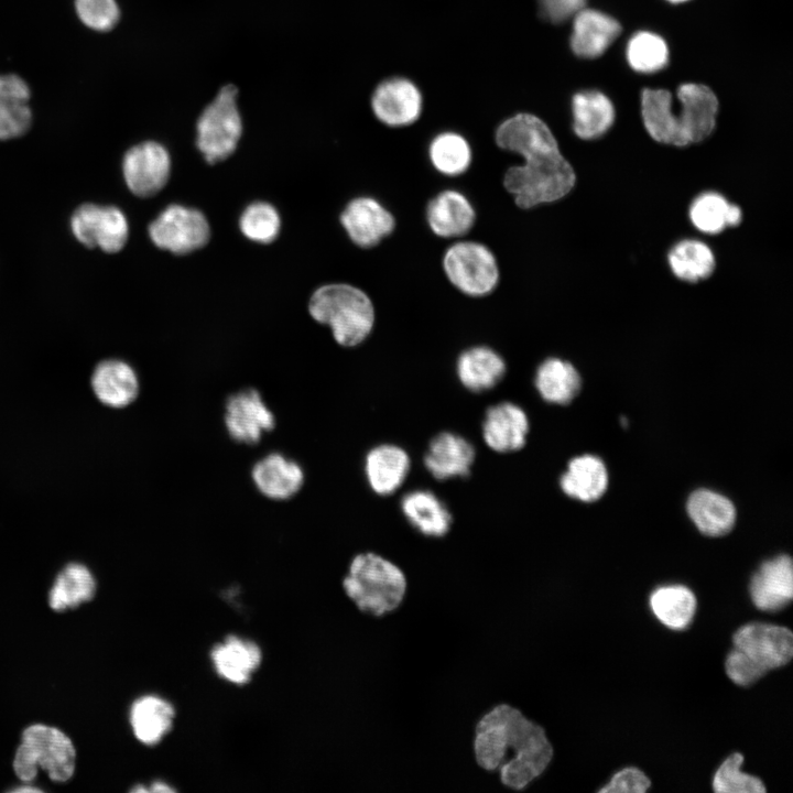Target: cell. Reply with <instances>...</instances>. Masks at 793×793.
Wrapping results in <instances>:
<instances>
[{
	"mask_svg": "<svg viewBox=\"0 0 793 793\" xmlns=\"http://www.w3.org/2000/svg\"><path fill=\"white\" fill-rule=\"evenodd\" d=\"M495 140L500 149L522 159L503 175V186L519 208L554 203L575 186L573 166L562 155L551 129L539 117L518 113L506 119L498 126Z\"/></svg>",
	"mask_w": 793,
	"mask_h": 793,
	"instance_id": "cell-1",
	"label": "cell"
},
{
	"mask_svg": "<svg viewBox=\"0 0 793 793\" xmlns=\"http://www.w3.org/2000/svg\"><path fill=\"white\" fill-rule=\"evenodd\" d=\"M472 750L478 767L498 772L500 782L517 792L541 776L554 757L545 729L508 704L495 706L478 720Z\"/></svg>",
	"mask_w": 793,
	"mask_h": 793,
	"instance_id": "cell-2",
	"label": "cell"
},
{
	"mask_svg": "<svg viewBox=\"0 0 793 793\" xmlns=\"http://www.w3.org/2000/svg\"><path fill=\"white\" fill-rule=\"evenodd\" d=\"M680 106L665 89H643L641 113L648 133L658 142L686 146L708 138L716 126L718 100L705 85L683 84L677 89Z\"/></svg>",
	"mask_w": 793,
	"mask_h": 793,
	"instance_id": "cell-3",
	"label": "cell"
},
{
	"mask_svg": "<svg viewBox=\"0 0 793 793\" xmlns=\"http://www.w3.org/2000/svg\"><path fill=\"white\" fill-rule=\"evenodd\" d=\"M792 656L793 633L789 628L749 622L734 632L725 671L736 685L750 686L768 672L786 665Z\"/></svg>",
	"mask_w": 793,
	"mask_h": 793,
	"instance_id": "cell-4",
	"label": "cell"
},
{
	"mask_svg": "<svg viewBox=\"0 0 793 793\" xmlns=\"http://www.w3.org/2000/svg\"><path fill=\"white\" fill-rule=\"evenodd\" d=\"M343 588L361 612L382 617L402 605L408 582L397 564L377 553L365 552L349 563Z\"/></svg>",
	"mask_w": 793,
	"mask_h": 793,
	"instance_id": "cell-5",
	"label": "cell"
},
{
	"mask_svg": "<svg viewBox=\"0 0 793 793\" xmlns=\"http://www.w3.org/2000/svg\"><path fill=\"white\" fill-rule=\"evenodd\" d=\"M308 308L312 317L329 326L335 340L345 347L361 344L374 326L376 311L371 298L351 284L335 283L317 289Z\"/></svg>",
	"mask_w": 793,
	"mask_h": 793,
	"instance_id": "cell-6",
	"label": "cell"
},
{
	"mask_svg": "<svg viewBox=\"0 0 793 793\" xmlns=\"http://www.w3.org/2000/svg\"><path fill=\"white\" fill-rule=\"evenodd\" d=\"M75 767V747L59 729L35 724L22 732L13 759V770L21 781H33L42 769L52 781L65 782L74 774Z\"/></svg>",
	"mask_w": 793,
	"mask_h": 793,
	"instance_id": "cell-7",
	"label": "cell"
},
{
	"mask_svg": "<svg viewBox=\"0 0 793 793\" xmlns=\"http://www.w3.org/2000/svg\"><path fill=\"white\" fill-rule=\"evenodd\" d=\"M442 267L449 283L470 297L492 293L500 281L497 258L482 242L460 239L447 247Z\"/></svg>",
	"mask_w": 793,
	"mask_h": 793,
	"instance_id": "cell-8",
	"label": "cell"
},
{
	"mask_svg": "<svg viewBox=\"0 0 793 793\" xmlns=\"http://www.w3.org/2000/svg\"><path fill=\"white\" fill-rule=\"evenodd\" d=\"M237 95L235 85L222 86L197 120L196 145L210 164L227 159L240 140L242 120L237 106Z\"/></svg>",
	"mask_w": 793,
	"mask_h": 793,
	"instance_id": "cell-9",
	"label": "cell"
},
{
	"mask_svg": "<svg viewBox=\"0 0 793 793\" xmlns=\"http://www.w3.org/2000/svg\"><path fill=\"white\" fill-rule=\"evenodd\" d=\"M154 245L176 254L204 247L210 237L206 217L197 209L182 205L166 207L149 227Z\"/></svg>",
	"mask_w": 793,
	"mask_h": 793,
	"instance_id": "cell-10",
	"label": "cell"
},
{
	"mask_svg": "<svg viewBox=\"0 0 793 793\" xmlns=\"http://www.w3.org/2000/svg\"><path fill=\"white\" fill-rule=\"evenodd\" d=\"M70 226L84 246L110 253L123 248L129 233L126 216L113 206L84 204L72 216Z\"/></svg>",
	"mask_w": 793,
	"mask_h": 793,
	"instance_id": "cell-11",
	"label": "cell"
},
{
	"mask_svg": "<svg viewBox=\"0 0 793 793\" xmlns=\"http://www.w3.org/2000/svg\"><path fill=\"white\" fill-rule=\"evenodd\" d=\"M225 427L229 436L242 444H257L275 426L273 412L257 389H243L228 397L225 403Z\"/></svg>",
	"mask_w": 793,
	"mask_h": 793,
	"instance_id": "cell-12",
	"label": "cell"
},
{
	"mask_svg": "<svg viewBox=\"0 0 793 793\" xmlns=\"http://www.w3.org/2000/svg\"><path fill=\"white\" fill-rule=\"evenodd\" d=\"M171 157L159 142L145 141L124 155L122 171L130 191L141 197L156 194L167 182Z\"/></svg>",
	"mask_w": 793,
	"mask_h": 793,
	"instance_id": "cell-13",
	"label": "cell"
},
{
	"mask_svg": "<svg viewBox=\"0 0 793 793\" xmlns=\"http://www.w3.org/2000/svg\"><path fill=\"white\" fill-rule=\"evenodd\" d=\"M340 222L350 240L361 248H372L395 229L393 214L378 199L359 196L340 214Z\"/></svg>",
	"mask_w": 793,
	"mask_h": 793,
	"instance_id": "cell-14",
	"label": "cell"
},
{
	"mask_svg": "<svg viewBox=\"0 0 793 793\" xmlns=\"http://www.w3.org/2000/svg\"><path fill=\"white\" fill-rule=\"evenodd\" d=\"M210 662L216 674L232 685H246L263 661L261 647L253 640L229 634L213 645Z\"/></svg>",
	"mask_w": 793,
	"mask_h": 793,
	"instance_id": "cell-15",
	"label": "cell"
},
{
	"mask_svg": "<svg viewBox=\"0 0 793 793\" xmlns=\"http://www.w3.org/2000/svg\"><path fill=\"white\" fill-rule=\"evenodd\" d=\"M371 107L379 121L389 127L414 123L422 112L419 88L409 79L394 77L382 82L373 91Z\"/></svg>",
	"mask_w": 793,
	"mask_h": 793,
	"instance_id": "cell-16",
	"label": "cell"
},
{
	"mask_svg": "<svg viewBox=\"0 0 793 793\" xmlns=\"http://www.w3.org/2000/svg\"><path fill=\"white\" fill-rule=\"evenodd\" d=\"M752 604L762 611L774 612L793 598V564L786 554L763 562L749 584Z\"/></svg>",
	"mask_w": 793,
	"mask_h": 793,
	"instance_id": "cell-17",
	"label": "cell"
},
{
	"mask_svg": "<svg viewBox=\"0 0 793 793\" xmlns=\"http://www.w3.org/2000/svg\"><path fill=\"white\" fill-rule=\"evenodd\" d=\"M425 218L431 231L444 239L466 236L476 222V209L460 191L447 188L427 204Z\"/></svg>",
	"mask_w": 793,
	"mask_h": 793,
	"instance_id": "cell-18",
	"label": "cell"
},
{
	"mask_svg": "<svg viewBox=\"0 0 793 793\" xmlns=\"http://www.w3.org/2000/svg\"><path fill=\"white\" fill-rule=\"evenodd\" d=\"M529 430L525 411L512 402H500L488 408L481 426L485 443L498 453L521 449L526 442Z\"/></svg>",
	"mask_w": 793,
	"mask_h": 793,
	"instance_id": "cell-19",
	"label": "cell"
},
{
	"mask_svg": "<svg viewBox=\"0 0 793 793\" xmlns=\"http://www.w3.org/2000/svg\"><path fill=\"white\" fill-rule=\"evenodd\" d=\"M258 491L272 500H287L302 488L305 474L302 466L281 453H270L251 469Z\"/></svg>",
	"mask_w": 793,
	"mask_h": 793,
	"instance_id": "cell-20",
	"label": "cell"
},
{
	"mask_svg": "<svg viewBox=\"0 0 793 793\" xmlns=\"http://www.w3.org/2000/svg\"><path fill=\"white\" fill-rule=\"evenodd\" d=\"M475 456V447L468 439L452 432H442L430 442L424 465L437 480L466 477Z\"/></svg>",
	"mask_w": 793,
	"mask_h": 793,
	"instance_id": "cell-21",
	"label": "cell"
},
{
	"mask_svg": "<svg viewBox=\"0 0 793 793\" xmlns=\"http://www.w3.org/2000/svg\"><path fill=\"white\" fill-rule=\"evenodd\" d=\"M411 468L409 454L394 444L372 447L365 457V475L371 490L379 496L395 492L405 481Z\"/></svg>",
	"mask_w": 793,
	"mask_h": 793,
	"instance_id": "cell-22",
	"label": "cell"
},
{
	"mask_svg": "<svg viewBox=\"0 0 793 793\" xmlns=\"http://www.w3.org/2000/svg\"><path fill=\"white\" fill-rule=\"evenodd\" d=\"M175 718L173 703L155 694L140 696L129 711L132 732L145 746L159 745L173 729Z\"/></svg>",
	"mask_w": 793,
	"mask_h": 793,
	"instance_id": "cell-23",
	"label": "cell"
},
{
	"mask_svg": "<svg viewBox=\"0 0 793 793\" xmlns=\"http://www.w3.org/2000/svg\"><path fill=\"white\" fill-rule=\"evenodd\" d=\"M620 32L621 25L612 17L583 8L575 14L571 47L579 57L595 58L606 52Z\"/></svg>",
	"mask_w": 793,
	"mask_h": 793,
	"instance_id": "cell-24",
	"label": "cell"
},
{
	"mask_svg": "<svg viewBox=\"0 0 793 793\" xmlns=\"http://www.w3.org/2000/svg\"><path fill=\"white\" fill-rule=\"evenodd\" d=\"M91 388L97 399L111 408H124L139 395L140 383L134 369L119 359L104 360L91 376Z\"/></svg>",
	"mask_w": 793,
	"mask_h": 793,
	"instance_id": "cell-25",
	"label": "cell"
},
{
	"mask_svg": "<svg viewBox=\"0 0 793 793\" xmlns=\"http://www.w3.org/2000/svg\"><path fill=\"white\" fill-rule=\"evenodd\" d=\"M507 371L506 361L495 349L479 345L465 349L457 358L456 372L460 383L472 392L495 388Z\"/></svg>",
	"mask_w": 793,
	"mask_h": 793,
	"instance_id": "cell-26",
	"label": "cell"
},
{
	"mask_svg": "<svg viewBox=\"0 0 793 793\" xmlns=\"http://www.w3.org/2000/svg\"><path fill=\"white\" fill-rule=\"evenodd\" d=\"M401 510L409 523L421 534L430 537L446 535L452 525V514L446 504L426 489L406 492L401 499Z\"/></svg>",
	"mask_w": 793,
	"mask_h": 793,
	"instance_id": "cell-27",
	"label": "cell"
},
{
	"mask_svg": "<svg viewBox=\"0 0 793 793\" xmlns=\"http://www.w3.org/2000/svg\"><path fill=\"white\" fill-rule=\"evenodd\" d=\"M687 513L705 535L727 534L736 521L734 503L725 496L708 489L694 491L687 500Z\"/></svg>",
	"mask_w": 793,
	"mask_h": 793,
	"instance_id": "cell-28",
	"label": "cell"
},
{
	"mask_svg": "<svg viewBox=\"0 0 793 793\" xmlns=\"http://www.w3.org/2000/svg\"><path fill=\"white\" fill-rule=\"evenodd\" d=\"M30 88L17 75H0V139L17 138L26 132L32 111Z\"/></svg>",
	"mask_w": 793,
	"mask_h": 793,
	"instance_id": "cell-29",
	"label": "cell"
},
{
	"mask_svg": "<svg viewBox=\"0 0 793 793\" xmlns=\"http://www.w3.org/2000/svg\"><path fill=\"white\" fill-rule=\"evenodd\" d=\"M560 486L571 498L591 502L598 500L608 487V472L602 460L593 455L573 458L560 479Z\"/></svg>",
	"mask_w": 793,
	"mask_h": 793,
	"instance_id": "cell-30",
	"label": "cell"
},
{
	"mask_svg": "<svg viewBox=\"0 0 793 793\" xmlns=\"http://www.w3.org/2000/svg\"><path fill=\"white\" fill-rule=\"evenodd\" d=\"M573 129L583 140H594L605 134L615 121V108L600 91L585 90L573 97Z\"/></svg>",
	"mask_w": 793,
	"mask_h": 793,
	"instance_id": "cell-31",
	"label": "cell"
},
{
	"mask_svg": "<svg viewBox=\"0 0 793 793\" xmlns=\"http://www.w3.org/2000/svg\"><path fill=\"white\" fill-rule=\"evenodd\" d=\"M649 604L655 618L676 631L684 630L692 623L697 608L693 590L681 584L655 588L650 595Z\"/></svg>",
	"mask_w": 793,
	"mask_h": 793,
	"instance_id": "cell-32",
	"label": "cell"
},
{
	"mask_svg": "<svg viewBox=\"0 0 793 793\" xmlns=\"http://www.w3.org/2000/svg\"><path fill=\"white\" fill-rule=\"evenodd\" d=\"M96 579L89 568L80 563L67 564L56 576L48 593L50 607L65 611L91 600L96 594Z\"/></svg>",
	"mask_w": 793,
	"mask_h": 793,
	"instance_id": "cell-33",
	"label": "cell"
},
{
	"mask_svg": "<svg viewBox=\"0 0 793 793\" xmlns=\"http://www.w3.org/2000/svg\"><path fill=\"white\" fill-rule=\"evenodd\" d=\"M534 384L548 403L567 404L579 392L582 380L575 367L563 359H545L536 369Z\"/></svg>",
	"mask_w": 793,
	"mask_h": 793,
	"instance_id": "cell-34",
	"label": "cell"
},
{
	"mask_svg": "<svg viewBox=\"0 0 793 793\" xmlns=\"http://www.w3.org/2000/svg\"><path fill=\"white\" fill-rule=\"evenodd\" d=\"M689 219L695 228L708 235L721 232L727 227L738 226L742 219L741 209L730 204L721 194H699L689 207Z\"/></svg>",
	"mask_w": 793,
	"mask_h": 793,
	"instance_id": "cell-35",
	"label": "cell"
},
{
	"mask_svg": "<svg viewBox=\"0 0 793 793\" xmlns=\"http://www.w3.org/2000/svg\"><path fill=\"white\" fill-rule=\"evenodd\" d=\"M669 264L677 279L695 283L710 276L716 262L713 251L706 243L696 239H685L670 250Z\"/></svg>",
	"mask_w": 793,
	"mask_h": 793,
	"instance_id": "cell-36",
	"label": "cell"
},
{
	"mask_svg": "<svg viewBox=\"0 0 793 793\" xmlns=\"http://www.w3.org/2000/svg\"><path fill=\"white\" fill-rule=\"evenodd\" d=\"M427 152L434 170L449 177L465 174L472 161L469 142L454 131H445L435 135L430 142Z\"/></svg>",
	"mask_w": 793,
	"mask_h": 793,
	"instance_id": "cell-37",
	"label": "cell"
},
{
	"mask_svg": "<svg viewBox=\"0 0 793 793\" xmlns=\"http://www.w3.org/2000/svg\"><path fill=\"white\" fill-rule=\"evenodd\" d=\"M627 59L639 73H654L669 63V48L658 34L641 31L631 36L627 45Z\"/></svg>",
	"mask_w": 793,
	"mask_h": 793,
	"instance_id": "cell-38",
	"label": "cell"
},
{
	"mask_svg": "<svg viewBox=\"0 0 793 793\" xmlns=\"http://www.w3.org/2000/svg\"><path fill=\"white\" fill-rule=\"evenodd\" d=\"M743 754L734 752L718 767L713 776L716 793H764L767 787L761 779L741 770Z\"/></svg>",
	"mask_w": 793,
	"mask_h": 793,
	"instance_id": "cell-39",
	"label": "cell"
},
{
	"mask_svg": "<svg viewBox=\"0 0 793 793\" xmlns=\"http://www.w3.org/2000/svg\"><path fill=\"white\" fill-rule=\"evenodd\" d=\"M239 226L248 239L260 243H269L280 232L281 218L272 205L257 202L245 209Z\"/></svg>",
	"mask_w": 793,
	"mask_h": 793,
	"instance_id": "cell-40",
	"label": "cell"
},
{
	"mask_svg": "<svg viewBox=\"0 0 793 793\" xmlns=\"http://www.w3.org/2000/svg\"><path fill=\"white\" fill-rule=\"evenodd\" d=\"M75 9L86 26L100 32L111 30L120 18L116 0H75Z\"/></svg>",
	"mask_w": 793,
	"mask_h": 793,
	"instance_id": "cell-41",
	"label": "cell"
},
{
	"mask_svg": "<svg viewBox=\"0 0 793 793\" xmlns=\"http://www.w3.org/2000/svg\"><path fill=\"white\" fill-rule=\"evenodd\" d=\"M651 787L647 774L636 768L627 767L616 772L610 781L598 790L599 793H644Z\"/></svg>",
	"mask_w": 793,
	"mask_h": 793,
	"instance_id": "cell-42",
	"label": "cell"
},
{
	"mask_svg": "<svg viewBox=\"0 0 793 793\" xmlns=\"http://www.w3.org/2000/svg\"><path fill=\"white\" fill-rule=\"evenodd\" d=\"M586 0H539L542 15L552 23H560L584 8Z\"/></svg>",
	"mask_w": 793,
	"mask_h": 793,
	"instance_id": "cell-43",
	"label": "cell"
},
{
	"mask_svg": "<svg viewBox=\"0 0 793 793\" xmlns=\"http://www.w3.org/2000/svg\"><path fill=\"white\" fill-rule=\"evenodd\" d=\"M175 791L176 789L174 786L162 780L153 781L149 787H145V792L171 793Z\"/></svg>",
	"mask_w": 793,
	"mask_h": 793,
	"instance_id": "cell-44",
	"label": "cell"
},
{
	"mask_svg": "<svg viewBox=\"0 0 793 793\" xmlns=\"http://www.w3.org/2000/svg\"><path fill=\"white\" fill-rule=\"evenodd\" d=\"M666 1H669L670 3L677 4V3L686 2V1H688V0H666Z\"/></svg>",
	"mask_w": 793,
	"mask_h": 793,
	"instance_id": "cell-45",
	"label": "cell"
}]
</instances>
